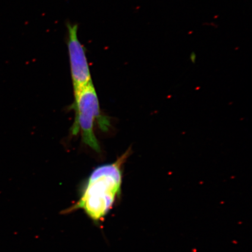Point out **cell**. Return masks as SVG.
<instances>
[{
    "label": "cell",
    "instance_id": "obj_1",
    "mask_svg": "<svg viewBox=\"0 0 252 252\" xmlns=\"http://www.w3.org/2000/svg\"><path fill=\"white\" fill-rule=\"evenodd\" d=\"M129 151L115 162L94 169L85 183L80 198L64 214L83 210L91 220L98 224L112 209L122 193V166Z\"/></svg>",
    "mask_w": 252,
    "mask_h": 252
},
{
    "label": "cell",
    "instance_id": "obj_3",
    "mask_svg": "<svg viewBox=\"0 0 252 252\" xmlns=\"http://www.w3.org/2000/svg\"><path fill=\"white\" fill-rule=\"evenodd\" d=\"M67 45L74 94L93 83L88 64L86 47L78 36V25L67 23Z\"/></svg>",
    "mask_w": 252,
    "mask_h": 252
},
{
    "label": "cell",
    "instance_id": "obj_2",
    "mask_svg": "<svg viewBox=\"0 0 252 252\" xmlns=\"http://www.w3.org/2000/svg\"><path fill=\"white\" fill-rule=\"evenodd\" d=\"M74 108L75 118L72 133L75 135L80 131L84 143L100 152L99 144L94 131V123L96 120L103 130H106L109 122L100 115L98 97L93 83L74 93Z\"/></svg>",
    "mask_w": 252,
    "mask_h": 252
}]
</instances>
